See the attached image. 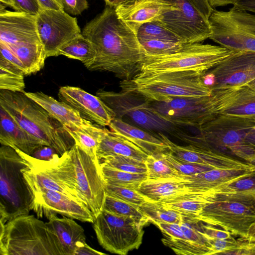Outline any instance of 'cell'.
I'll return each mask as SVG.
<instances>
[{"mask_svg": "<svg viewBox=\"0 0 255 255\" xmlns=\"http://www.w3.org/2000/svg\"><path fill=\"white\" fill-rule=\"evenodd\" d=\"M92 43L95 57L86 67L91 71H109L123 80H130L140 71L145 54L135 32L106 5L82 31Z\"/></svg>", "mask_w": 255, "mask_h": 255, "instance_id": "6da1fadb", "label": "cell"}, {"mask_svg": "<svg viewBox=\"0 0 255 255\" xmlns=\"http://www.w3.org/2000/svg\"><path fill=\"white\" fill-rule=\"evenodd\" d=\"M0 107L19 126L45 145L54 148L60 155L75 143L63 127L24 92L0 90Z\"/></svg>", "mask_w": 255, "mask_h": 255, "instance_id": "7a4b0ae2", "label": "cell"}, {"mask_svg": "<svg viewBox=\"0 0 255 255\" xmlns=\"http://www.w3.org/2000/svg\"><path fill=\"white\" fill-rule=\"evenodd\" d=\"M38 218L24 215L0 224V254L65 255L57 235Z\"/></svg>", "mask_w": 255, "mask_h": 255, "instance_id": "3957f363", "label": "cell"}, {"mask_svg": "<svg viewBox=\"0 0 255 255\" xmlns=\"http://www.w3.org/2000/svg\"><path fill=\"white\" fill-rule=\"evenodd\" d=\"M255 127V120L225 115H218L198 128L195 136L181 133L180 137L192 144L247 163L255 149L246 140L248 133Z\"/></svg>", "mask_w": 255, "mask_h": 255, "instance_id": "277c9868", "label": "cell"}, {"mask_svg": "<svg viewBox=\"0 0 255 255\" xmlns=\"http://www.w3.org/2000/svg\"><path fill=\"white\" fill-rule=\"evenodd\" d=\"M232 52L221 46L201 43H185L174 53L146 56L140 72L135 77L186 71L203 74Z\"/></svg>", "mask_w": 255, "mask_h": 255, "instance_id": "5b68a950", "label": "cell"}, {"mask_svg": "<svg viewBox=\"0 0 255 255\" xmlns=\"http://www.w3.org/2000/svg\"><path fill=\"white\" fill-rule=\"evenodd\" d=\"M27 165L14 148L1 145L0 224L29 213L31 192L21 171Z\"/></svg>", "mask_w": 255, "mask_h": 255, "instance_id": "8992f818", "label": "cell"}, {"mask_svg": "<svg viewBox=\"0 0 255 255\" xmlns=\"http://www.w3.org/2000/svg\"><path fill=\"white\" fill-rule=\"evenodd\" d=\"M202 75L194 71L165 73L134 77L130 80H122L121 83L137 91L150 101L210 96L212 91L204 83Z\"/></svg>", "mask_w": 255, "mask_h": 255, "instance_id": "52a82bcc", "label": "cell"}, {"mask_svg": "<svg viewBox=\"0 0 255 255\" xmlns=\"http://www.w3.org/2000/svg\"><path fill=\"white\" fill-rule=\"evenodd\" d=\"M119 92L100 89L96 95L115 112L116 118L140 128L147 131L177 134V126L167 122L155 113L149 100L131 88L120 83Z\"/></svg>", "mask_w": 255, "mask_h": 255, "instance_id": "ba28073f", "label": "cell"}, {"mask_svg": "<svg viewBox=\"0 0 255 255\" xmlns=\"http://www.w3.org/2000/svg\"><path fill=\"white\" fill-rule=\"evenodd\" d=\"M209 21V39L233 52H255V14L233 6L228 11L213 9Z\"/></svg>", "mask_w": 255, "mask_h": 255, "instance_id": "9c48e42d", "label": "cell"}, {"mask_svg": "<svg viewBox=\"0 0 255 255\" xmlns=\"http://www.w3.org/2000/svg\"><path fill=\"white\" fill-rule=\"evenodd\" d=\"M93 227L99 244L112 254L126 255L142 242L143 228L133 219L105 209L95 218Z\"/></svg>", "mask_w": 255, "mask_h": 255, "instance_id": "30bf717a", "label": "cell"}, {"mask_svg": "<svg viewBox=\"0 0 255 255\" xmlns=\"http://www.w3.org/2000/svg\"><path fill=\"white\" fill-rule=\"evenodd\" d=\"M68 151L74 166L78 192L95 219L104 209L106 197L100 163L75 143Z\"/></svg>", "mask_w": 255, "mask_h": 255, "instance_id": "8fae6325", "label": "cell"}, {"mask_svg": "<svg viewBox=\"0 0 255 255\" xmlns=\"http://www.w3.org/2000/svg\"><path fill=\"white\" fill-rule=\"evenodd\" d=\"M174 7L165 11L156 20L185 43H200L211 34L209 19L190 0H165Z\"/></svg>", "mask_w": 255, "mask_h": 255, "instance_id": "7c38bea8", "label": "cell"}, {"mask_svg": "<svg viewBox=\"0 0 255 255\" xmlns=\"http://www.w3.org/2000/svg\"><path fill=\"white\" fill-rule=\"evenodd\" d=\"M149 102L156 113L176 126L198 128L218 115L214 112L211 96L179 97Z\"/></svg>", "mask_w": 255, "mask_h": 255, "instance_id": "4fadbf2b", "label": "cell"}, {"mask_svg": "<svg viewBox=\"0 0 255 255\" xmlns=\"http://www.w3.org/2000/svg\"><path fill=\"white\" fill-rule=\"evenodd\" d=\"M36 23L47 58L58 56L63 47L82 33L77 18L62 10H41Z\"/></svg>", "mask_w": 255, "mask_h": 255, "instance_id": "5bb4252c", "label": "cell"}, {"mask_svg": "<svg viewBox=\"0 0 255 255\" xmlns=\"http://www.w3.org/2000/svg\"><path fill=\"white\" fill-rule=\"evenodd\" d=\"M202 79L212 91L246 85L255 79V52H233Z\"/></svg>", "mask_w": 255, "mask_h": 255, "instance_id": "9a60e30c", "label": "cell"}, {"mask_svg": "<svg viewBox=\"0 0 255 255\" xmlns=\"http://www.w3.org/2000/svg\"><path fill=\"white\" fill-rule=\"evenodd\" d=\"M197 218L204 223L220 227L232 235L246 238L255 223V210L236 201L217 200L207 204Z\"/></svg>", "mask_w": 255, "mask_h": 255, "instance_id": "2e32d148", "label": "cell"}, {"mask_svg": "<svg viewBox=\"0 0 255 255\" xmlns=\"http://www.w3.org/2000/svg\"><path fill=\"white\" fill-rule=\"evenodd\" d=\"M31 195L30 210L38 218L47 219L55 213L81 222H94L93 214L87 206L62 193L43 189L31 191Z\"/></svg>", "mask_w": 255, "mask_h": 255, "instance_id": "e0dca14e", "label": "cell"}, {"mask_svg": "<svg viewBox=\"0 0 255 255\" xmlns=\"http://www.w3.org/2000/svg\"><path fill=\"white\" fill-rule=\"evenodd\" d=\"M59 99L79 112L85 119L101 127L109 126L116 118L114 111L100 97L77 87H61Z\"/></svg>", "mask_w": 255, "mask_h": 255, "instance_id": "ac0fdd59", "label": "cell"}, {"mask_svg": "<svg viewBox=\"0 0 255 255\" xmlns=\"http://www.w3.org/2000/svg\"><path fill=\"white\" fill-rule=\"evenodd\" d=\"M214 112L248 119H255V90L247 85L212 91Z\"/></svg>", "mask_w": 255, "mask_h": 255, "instance_id": "d6986e66", "label": "cell"}, {"mask_svg": "<svg viewBox=\"0 0 255 255\" xmlns=\"http://www.w3.org/2000/svg\"><path fill=\"white\" fill-rule=\"evenodd\" d=\"M0 4V42L7 46L22 43L41 42L36 16L5 9Z\"/></svg>", "mask_w": 255, "mask_h": 255, "instance_id": "ffe728a7", "label": "cell"}, {"mask_svg": "<svg viewBox=\"0 0 255 255\" xmlns=\"http://www.w3.org/2000/svg\"><path fill=\"white\" fill-rule=\"evenodd\" d=\"M157 134L167 145L168 150L179 159L206 165L213 168H239L253 170L250 165L241 160L214 152L197 145H179L173 143L162 133L159 132Z\"/></svg>", "mask_w": 255, "mask_h": 255, "instance_id": "44dd1931", "label": "cell"}, {"mask_svg": "<svg viewBox=\"0 0 255 255\" xmlns=\"http://www.w3.org/2000/svg\"><path fill=\"white\" fill-rule=\"evenodd\" d=\"M173 7L165 0H132L115 8L118 16L136 33L141 25L157 19Z\"/></svg>", "mask_w": 255, "mask_h": 255, "instance_id": "7402d4cb", "label": "cell"}, {"mask_svg": "<svg viewBox=\"0 0 255 255\" xmlns=\"http://www.w3.org/2000/svg\"><path fill=\"white\" fill-rule=\"evenodd\" d=\"M202 193L209 201L229 200L245 204L255 210V171Z\"/></svg>", "mask_w": 255, "mask_h": 255, "instance_id": "603a6c76", "label": "cell"}, {"mask_svg": "<svg viewBox=\"0 0 255 255\" xmlns=\"http://www.w3.org/2000/svg\"><path fill=\"white\" fill-rule=\"evenodd\" d=\"M0 143L18 149L31 155L38 148L45 145L40 139L19 126L0 107Z\"/></svg>", "mask_w": 255, "mask_h": 255, "instance_id": "cb8c5ba5", "label": "cell"}, {"mask_svg": "<svg viewBox=\"0 0 255 255\" xmlns=\"http://www.w3.org/2000/svg\"><path fill=\"white\" fill-rule=\"evenodd\" d=\"M254 171L239 168H213L193 175H182L180 178L188 191L203 193L232 180L249 175Z\"/></svg>", "mask_w": 255, "mask_h": 255, "instance_id": "d4e9b609", "label": "cell"}, {"mask_svg": "<svg viewBox=\"0 0 255 255\" xmlns=\"http://www.w3.org/2000/svg\"><path fill=\"white\" fill-rule=\"evenodd\" d=\"M108 127L113 133L132 142L148 155L168 150L167 145L157 134L153 135L121 119L115 118Z\"/></svg>", "mask_w": 255, "mask_h": 255, "instance_id": "484cf974", "label": "cell"}, {"mask_svg": "<svg viewBox=\"0 0 255 255\" xmlns=\"http://www.w3.org/2000/svg\"><path fill=\"white\" fill-rule=\"evenodd\" d=\"M24 93L42 107L62 127L71 129L80 128L88 120L84 119L76 110L63 101H59L42 92Z\"/></svg>", "mask_w": 255, "mask_h": 255, "instance_id": "4316f807", "label": "cell"}, {"mask_svg": "<svg viewBox=\"0 0 255 255\" xmlns=\"http://www.w3.org/2000/svg\"><path fill=\"white\" fill-rule=\"evenodd\" d=\"M48 226L54 232L60 241L65 255H75L76 250L86 244L84 229L73 219L57 214H52L47 218Z\"/></svg>", "mask_w": 255, "mask_h": 255, "instance_id": "83f0119b", "label": "cell"}, {"mask_svg": "<svg viewBox=\"0 0 255 255\" xmlns=\"http://www.w3.org/2000/svg\"><path fill=\"white\" fill-rule=\"evenodd\" d=\"M137 191L148 201L165 202L188 191L181 178H147Z\"/></svg>", "mask_w": 255, "mask_h": 255, "instance_id": "f1b7e54d", "label": "cell"}, {"mask_svg": "<svg viewBox=\"0 0 255 255\" xmlns=\"http://www.w3.org/2000/svg\"><path fill=\"white\" fill-rule=\"evenodd\" d=\"M98 158L109 155H123L145 161L148 154L129 140L107 129L98 146Z\"/></svg>", "mask_w": 255, "mask_h": 255, "instance_id": "f546056e", "label": "cell"}, {"mask_svg": "<svg viewBox=\"0 0 255 255\" xmlns=\"http://www.w3.org/2000/svg\"><path fill=\"white\" fill-rule=\"evenodd\" d=\"M63 129L70 135L78 145L94 161L99 163L97 152L99 144L108 129L100 127V126L88 121L86 124L80 128L71 129L63 127Z\"/></svg>", "mask_w": 255, "mask_h": 255, "instance_id": "4dcf8cb0", "label": "cell"}, {"mask_svg": "<svg viewBox=\"0 0 255 255\" xmlns=\"http://www.w3.org/2000/svg\"><path fill=\"white\" fill-rule=\"evenodd\" d=\"M7 46L22 63L25 76L36 73L44 67L47 57L41 42L22 43Z\"/></svg>", "mask_w": 255, "mask_h": 255, "instance_id": "1f68e13d", "label": "cell"}, {"mask_svg": "<svg viewBox=\"0 0 255 255\" xmlns=\"http://www.w3.org/2000/svg\"><path fill=\"white\" fill-rule=\"evenodd\" d=\"M209 202L201 193L188 191L162 203L182 215L197 217Z\"/></svg>", "mask_w": 255, "mask_h": 255, "instance_id": "d6a6232c", "label": "cell"}, {"mask_svg": "<svg viewBox=\"0 0 255 255\" xmlns=\"http://www.w3.org/2000/svg\"><path fill=\"white\" fill-rule=\"evenodd\" d=\"M24 73L17 66L0 56V89L24 92Z\"/></svg>", "mask_w": 255, "mask_h": 255, "instance_id": "836d02e7", "label": "cell"}, {"mask_svg": "<svg viewBox=\"0 0 255 255\" xmlns=\"http://www.w3.org/2000/svg\"><path fill=\"white\" fill-rule=\"evenodd\" d=\"M105 184L128 187L137 190L140 184L148 178L147 173H134L100 164Z\"/></svg>", "mask_w": 255, "mask_h": 255, "instance_id": "e575fe53", "label": "cell"}, {"mask_svg": "<svg viewBox=\"0 0 255 255\" xmlns=\"http://www.w3.org/2000/svg\"><path fill=\"white\" fill-rule=\"evenodd\" d=\"M140 211L148 218L149 223H179L182 215L166 207L162 202L146 201L138 206Z\"/></svg>", "mask_w": 255, "mask_h": 255, "instance_id": "d590c367", "label": "cell"}, {"mask_svg": "<svg viewBox=\"0 0 255 255\" xmlns=\"http://www.w3.org/2000/svg\"><path fill=\"white\" fill-rule=\"evenodd\" d=\"M95 51L91 42L81 33L63 47L58 55L81 61L86 67L95 57Z\"/></svg>", "mask_w": 255, "mask_h": 255, "instance_id": "8d00e7d4", "label": "cell"}, {"mask_svg": "<svg viewBox=\"0 0 255 255\" xmlns=\"http://www.w3.org/2000/svg\"><path fill=\"white\" fill-rule=\"evenodd\" d=\"M116 214L133 219L140 227L149 223L138 206L106 194L104 209Z\"/></svg>", "mask_w": 255, "mask_h": 255, "instance_id": "74e56055", "label": "cell"}, {"mask_svg": "<svg viewBox=\"0 0 255 255\" xmlns=\"http://www.w3.org/2000/svg\"><path fill=\"white\" fill-rule=\"evenodd\" d=\"M148 178H180L181 174L168 164L162 152L148 155L145 161Z\"/></svg>", "mask_w": 255, "mask_h": 255, "instance_id": "f35d334b", "label": "cell"}, {"mask_svg": "<svg viewBox=\"0 0 255 255\" xmlns=\"http://www.w3.org/2000/svg\"><path fill=\"white\" fill-rule=\"evenodd\" d=\"M104 164L122 171L134 173H147L145 161L123 155H109L98 159Z\"/></svg>", "mask_w": 255, "mask_h": 255, "instance_id": "ab89813d", "label": "cell"}, {"mask_svg": "<svg viewBox=\"0 0 255 255\" xmlns=\"http://www.w3.org/2000/svg\"><path fill=\"white\" fill-rule=\"evenodd\" d=\"M146 56H159L179 51L185 43L157 39H139Z\"/></svg>", "mask_w": 255, "mask_h": 255, "instance_id": "60d3db41", "label": "cell"}, {"mask_svg": "<svg viewBox=\"0 0 255 255\" xmlns=\"http://www.w3.org/2000/svg\"><path fill=\"white\" fill-rule=\"evenodd\" d=\"M136 34L138 39H157L184 43L175 34L156 20L141 25Z\"/></svg>", "mask_w": 255, "mask_h": 255, "instance_id": "b9f144b4", "label": "cell"}, {"mask_svg": "<svg viewBox=\"0 0 255 255\" xmlns=\"http://www.w3.org/2000/svg\"><path fill=\"white\" fill-rule=\"evenodd\" d=\"M162 155L172 167L181 176L191 175L205 172L213 168L206 165L184 161L176 157L169 150L162 152Z\"/></svg>", "mask_w": 255, "mask_h": 255, "instance_id": "7bdbcfd3", "label": "cell"}, {"mask_svg": "<svg viewBox=\"0 0 255 255\" xmlns=\"http://www.w3.org/2000/svg\"><path fill=\"white\" fill-rule=\"evenodd\" d=\"M106 194L137 206L148 201L137 190L128 187L106 184Z\"/></svg>", "mask_w": 255, "mask_h": 255, "instance_id": "ee69618b", "label": "cell"}, {"mask_svg": "<svg viewBox=\"0 0 255 255\" xmlns=\"http://www.w3.org/2000/svg\"><path fill=\"white\" fill-rule=\"evenodd\" d=\"M0 3L15 11L36 16L41 11L37 0H0Z\"/></svg>", "mask_w": 255, "mask_h": 255, "instance_id": "f6af8a7d", "label": "cell"}, {"mask_svg": "<svg viewBox=\"0 0 255 255\" xmlns=\"http://www.w3.org/2000/svg\"><path fill=\"white\" fill-rule=\"evenodd\" d=\"M206 238L209 249V255H225L227 252L235 248L238 244V240L232 236L226 239Z\"/></svg>", "mask_w": 255, "mask_h": 255, "instance_id": "bcb514c9", "label": "cell"}, {"mask_svg": "<svg viewBox=\"0 0 255 255\" xmlns=\"http://www.w3.org/2000/svg\"><path fill=\"white\" fill-rule=\"evenodd\" d=\"M236 247L227 252L225 255H255V241L240 238Z\"/></svg>", "mask_w": 255, "mask_h": 255, "instance_id": "7dc6e473", "label": "cell"}, {"mask_svg": "<svg viewBox=\"0 0 255 255\" xmlns=\"http://www.w3.org/2000/svg\"><path fill=\"white\" fill-rule=\"evenodd\" d=\"M64 11L69 14L79 15L89 7L87 0H62Z\"/></svg>", "mask_w": 255, "mask_h": 255, "instance_id": "c3c4849f", "label": "cell"}, {"mask_svg": "<svg viewBox=\"0 0 255 255\" xmlns=\"http://www.w3.org/2000/svg\"><path fill=\"white\" fill-rule=\"evenodd\" d=\"M202 232L205 237L216 239H226L232 236L228 231L215 227V226L201 222Z\"/></svg>", "mask_w": 255, "mask_h": 255, "instance_id": "681fc988", "label": "cell"}, {"mask_svg": "<svg viewBox=\"0 0 255 255\" xmlns=\"http://www.w3.org/2000/svg\"><path fill=\"white\" fill-rule=\"evenodd\" d=\"M0 56L19 67L24 73L25 69L21 62L10 49L1 42H0Z\"/></svg>", "mask_w": 255, "mask_h": 255, "instance_id": "f907efd6", "label": "cell"}, {"mask_svg": "<svg viewBox=\"0 0 255 255\" xmlns=\"http://www.w3.org/2000/svg\"><path fill=\"white\" fill-rule=\"evenodd\" d=\"M57 153V152L54 148L43 145L37 149L31 156L38 159L48 161L52 159Z\"/></svg>", "mask_w": 255, "mask_h": 255, "instance_id": "816d5d0a", "label": "cell"}, {"mask_svg": "<svg viewBox=\"0 0 255 255\" xmlns=\"http://www.w3.org/2000/svg\"><path fill=\"white\" fill-rule=\"evenodd\" d=\"M207 19L209 18L213 10L209 4L207 0H190Z\"/></svg>", "mask_w": 255, "mask_h": 255, "instance_id": "f5cc1de1", "label": "cell"}, {"mask_svg": "<svg viewBox=\"0 0 255 255\" xmlns=\"http://www.w3.org/2000/svg\"><path fill=\"white\" fill-rule=\"evenodd\" d=\"M41 10L46 9L64 10L62 0H37Z\"/></svg>", "mask_w": 255, "mask_h": 255, "instance_id": "db71d44e", "label": "cell"}, {"mask_svg": "<svg viewBox=\"0 0 255 255\" xmlns=\"http://www.w3.org/2000/svg\"><path fill=\"white\" fill-rule=\"evenodd\" d=\"M233 6L241 10L252 12L255 14V0H238Z\"/></svg>", "mask_w": 255, "mask_h": 255, "instance_id": "11a10c76", "label": "cell"}, {"mask_svg": "<svg viewBox=\"0 0 255 255\" xmlns=\"http://www.w3.org/2000/svg\"><path fill=\"white\" fill-rule=\"evenodd\" d=\"M106 254L96 251L90 247L87 243L78 249L75 253V255H105Z\"/></svg>", "mask_w": 255, "mask_h": 255, "instance_id": "9f6ffc18", "label": "cell"}, {"mask_svg": "<svg viewBox=\"0 0 255 255\" xmlns=\"http://www.w3.org/2000/svg\"><path fill=\"white\" fill-rule=\"evenodd\" d=\"M210 5L213 8L228 4L234 5L238 0H207Z\"/></svg>", "mask_w": 255, "mask_h": 255, "instance_id": "6f0895ef", "label": "cell"}, {"mask_svg": "<svg viewBox=\"0 0 255 255\" xmlns=\"http://www.w3.org/2000/svg\"><path fill=\"white\" fill-rule=\"evenodd\" d=\"M245 140L248 144L255 149V127L248 133Z\"/></svg>", "mask_w": 255, "mask_h": 255, "instance_id": "680465c9", "label": "cell"}, {"mask_svg": "<svg viewBox=\"0 0 255 255\" xmlns=\"http://www.w3.org/2000/svg\"><path fill=\"white\" fill-rule=\"evenodd\" d=\"M106 5L116 7L117 6L132 0H104Z\"/></svg>", "mask_w": 255, "mask_h": 255, "instance_id": "91938a15", "label": "cell"}, {"mask_svg": "<svg viewBox=\"0 0 255 255\" xmlns=\"http://www.w3.org/2000/svg\"><path fill=\"white\" fill-rule=\"evenodd\" d=\"M246 239L255 241V223L250 228Z\"/></svg>", "mask_w": 255, "mask_h": 255, "instance_id": "94428289", "label": "cell"}, {"mask_svg": "<svg viewBox=\"0 0 255 255\" xmlns=\"http://www.w3.org/2000/svg\"><path fill=\"white\" fill-rule=\"evenodd\" d=\"M247 163L252 167L253 171H255V153L250 158Z\"/></svg>", "mask_w": 255, "mask_h": 255, "instance_id": "6125c7cd", "label": "cell"}, {"mask_svg": "<svg viewBox=\"0 0 255 255\" xmlns=\"http://www.w3.org/2000/svg\"><path fill=\"white\" fill-rule=\"evenodd\" d=\"M246 85H247L251 88L255 90V79L251 81V82L248 83Z\"/></svg>", "mask_w": 255, "mask_h": 255, "instance_id": "be15d7a7", "label": "cell"}, {"mask_svg": "<svg viewBox=\"0 0 255 255\" xmlns=\"http://www.w3.org/2000/svg\"></svg>", "mask_w": 255, "mask_h": 255, "instance_id": "e7e4bbea", "label": "cell"}]
</instances>
